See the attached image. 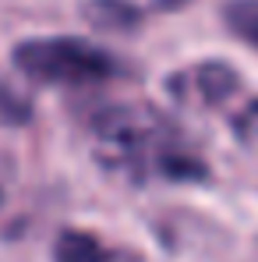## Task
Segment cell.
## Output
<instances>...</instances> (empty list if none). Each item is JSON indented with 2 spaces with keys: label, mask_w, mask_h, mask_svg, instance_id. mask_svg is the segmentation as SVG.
I'll return each instance as SVG.
<instances>
[{
  "label": "cell",
  "mask_w": 258,
  "mask_h": 262,
  "mask_svg": "<svg viewBox=\"0 0 258 262\" xmlns=\"http://www.w3.org/2000/svg\"><path fill=\"white\" fill-rule=\"evenodd\" d=\"M96 152L110 170L145 181H202L209 174L170 121L149 106H113L96 117Z\"/></svg>",
  "instance_id": "1"
},
{
  "label": "cell",
  "mask_w": 258,
  "mask_h": 262,
  "mask_svg": "<svg viewBox=\"0 0 258 262\" xmlns=\"http://www.w3.org/2000/svg\"><path fill=\"white\" fill-rule=\"evenodd\" d=\"M14 64L36 78L53 85H99L121 75L113 53L85 43V39H29L14 50Z\"/></svg>",
  "instance_id": "2"
},
{
  "label": "cell",
  "mask_w": 258,
  "mask_h": 262,
  "mask_svg": "<svg viewBox=\"0 0 258 262\" xmlns=\"http://www.w3.org/2000/svg\"><path fill=\"white\" fill-rule=\"evenodd\" d=\"M241 85L237 71L226 68L223 60H205V64H195L180 75L170 78V96L187 103V106H219L223 99H230Z\"/></svg>",
  "instance_id": "3"
},
{
  "label": "cell",
  "mask_w": 258,
  "mask_h": 262,
  "mask_svg": "<svg viewBox=\"0 0 258 262\" xmlns=\"http://www.w3.org/2000/svg\"><path fill=\"white\" fill-rule=\"evenodd\" d=\"M106 248L82 230H64L57 237V262H106Z\"/></svg>",
  "instance_id": "4"
},
{
  "label": "cell",
  "mask_w": 258,
  "mask_h": 262,
  "mask_svg": "<svg viewBox=\"0 0 258 262\" xmlns=\"http://www.w3.org/2000/svg\"><path fill=\"white\" fill-rule=\"evenodd\" d=\"M223 21L226 29L258 50V0H226L223 4Z\"/></svg>",
  "instance_id": "5"
},
{
  "label": "cell",
  "mask_w": 258,
  "mask_h": 262,
  "mask_svg": "<svg viewBox=\"0 0 258 262\" xmlns=\"http://www.w3.org/2000/svg\"><path fill=\"white\" fill-rule=\"evenodd\" d=\"M85 14L96 25H103V29H124V25L138 21V11L131 7L128 0H92Z\"/></svg>",
  "instance_id": "6"
},
{
  "label": "cell",
  "mask_w": 258,
  "mask_h": 262,
  "mask_svg": "<svg viewBox=\"0 0 258 262\" xmlns=\"http://www.w3.org/2000/svg\"><path fill=\"white\" fill-rule=\"evenodd\" d=\"M233 135H237L244 145L258 149V99H251V103L233 117Z\"/></svg>",
  "instance_id": "7"
}]
</instances>
